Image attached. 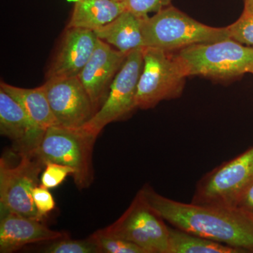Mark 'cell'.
I'll return each instance as SVG.
<instances>
[{
    "mask_svg": "<svg viewBox=\"0 0 253 253\" xmlns=\"http://www.w3.org/2000/svg\"><path fill=\"white\" fill-rule=\"evenodd\" d=\"M148 205L173 227L221 244L253 251V218L236 209L185 204L145 185L139 191Z\"/></svg>",
    "mask_w": 253,
    "mask_h": 253,
    "instance_id": "1",
    "label": "cell"
},
{
    "mask_svg": "<svg viewBox=\"0 0 253 253\" xmlns=\"http://www.w3.org/2000/svg\"><path fill=\"white\" fill-rule=\"evenodd\" d=\"M142 33L144 47L168 51L231 39L226 27L206 26L171 5L144 18Z\"/></svg>",
    "mask_w": 253,
    "mask_h": 253,
    "instance_id": "2",
    "label": "cell"
},
{
    "mask_svg": "<svg viewBox=\"0 0 253 253\" xmlns=\"http://www.w3.org/2000/svg\"><path fill=\"white\" fill-rule=\"evenodd\" d=\"M96 138L83 126H51L46 129L41 143L31 154L44 166L51 162L72 168L73 180L78 189H86L94 181L92 158Z\"/></svg>",
    "mask_w": 253,
    "mask_h": 253,
    "instance_id": "3",
    "label": "cell"
},
{
    "mask_svg": "<svg viewBox=\"0 0 253 253\" xmlns=\"http://www.w3.org/2000/svg\"><path fill=\"white\" fill-rule=\"evenodd\" d=\"M187 76L229 79L253 74V48L232 39L194 44L176 54Z\"/></svg>",
    "mask_w": 253,
    "mask_h": 253,
    "instance_id": "4",
    "label": "cell"
},
{
    "mask_svg": "<svg viewBox=\"0 0 253 253\" xmlns=\"http://www.w3.org/2000/svg\"><path fill=\"white\" fill-rule=\"evenodd\" d=\"M187 75L176 54L153 47L143 48V67L138 82L135 107L149 109L163 100L178 97Z\"/></svg>",
    "mask_w": 253,
    "mask_h": 253,
    "instance_id": "5",
    "label": "cell"
},
{
    "mask_svg": "<svg viewBox=\"0 0 253 253\" xmlns=\"http://www.w3.org/2000/svg\"><path fill=\"white\" fill-rule=\"evenodd\" d=\"M253 183V147L208 172L198 183L193 204L234 208Z\"/></svg>",
    "mask_w": 253,
    "mask_h": 253,
    "instance_id": "6",
    "label": "cell"
},
{
    "mask_svg": "<svg viewBox=\"0 0 253 253\" xmlns=\"http://www.w3.org/2000/svg\"><path fill=\"white\" fill-rule=\"evenodd\" d=\"M165 221L138 192L126 212L100 231L130 241L146 253H168L169 226Z\"/></svg>",
    "mask_w": 253,
    "mask_h": 253,
    "instance_id": "7",
    "label": "cell"
},
{
    "mask_svg": "<svg viewBox=\"0 0 253 253\" xmlns=\"http://www.w3.org/2000/svg\"><path fill=\"white\" fill-rule=\"evenodd\" d=\"M144 48V47H143ZM143 48L130 51L110 86L99 109L83 126L98 136L105 126L136 109L135 96L143 67Z\"/></svg>",
    "mask_w": 253,
    "mask_h": 253,
    "instance_id": "8",
    "label": "cell"
},
{
    "mask_svg": "<svg viewBox=\"0 0 253 253\" xmlns=\"http://www.w3.org/2000/svg\"><path fill=\"white\" fill-rule=\"evenodd\" d=\"M19 156L21 161L15 166H10L4 158L0 159L1 211L40 220L33 203V191L45 166L33 154Z\"/></svg>",
    "mask_w": 253,
    "mask_h": 253,
    "instance_id": "9",
    "label": "cell"
},
{
    "mask_svg": "<svg viewBox=\"0 0 253 253\" xmlns=\"http://www.w3.org/2000/svg\"><path fill=\"white\" fill-rule=\"evenodd\" d=\"M42 86L58 126L82 127L94 116L90 98L78 77L47 78Z\"/></svg>",
    "mask_w": 253,
    "mask_h": 253,
    "instance_id": "10",
    "label": "cell"
},
{
    "mask_svg": "<svg viewBox=\"0 0 253 253\" xmlns=\"http://www.w3.org/2000/svg\"><path fill=\"white\" fill-rule=\"evenodd\" d=\"M126 56L98 38L94 52L78 76L90 98L95 113L104 103Z\"/></svg>",
    "mask_w": 253,
    "mask_h": 253,
    "instance_id": "11",
    "label": "cell"
},
{
    "mask_svg": "<svg viewBox=\"0 0 253 253\" xmlns=\"http://www.w3.org/2000/svg\"><path fill=\"white\" fill-rule=\"evenodd\" d=\"M44 132L21 104L0 89V133L12 141L13 149L19 156L33 152Z\"/></svg>",
    "mask_w": 253,
    "mask_h": 253,
    "instance_id": "12",
    "label": "cell"
},
{
    "mask_svg": "<svg viewBox=\"0 0 253 253\" xmlns=\"http://www.w3.org/2000/svg\"><path fill=\"white\" fill-rule=\"evenodd\" d=\"M97 40L91 30L66 28L46 78L78 77L94 52Z\"/></svg>",
    "mask_w": 253,
    "mask_h": 253,
    "instance_id": "13",
    "label": "cell"
},
{
    "mask_svg": "<svg viewBox=\"0 0 253 253\" xmlns=\"http://www.w3.org/2000/svg\"><path fill=\"white\" fill-rule=\"evenodd\" d=\"M66 236L51 230L42 221L9 211H1L0 253H14L26 245L53 241Z\"/></svg>",
    "mask_w": 253,
    "mask_h": 253,
    "instance_id": "14",
    "label": "cell"
},
{
    "mask_svg": "<svg viewBox=\"0 0 253 253\" xmlns=\"http://www.w3.org/2000/svg\"><path fill=\"white\" fill-rule=\"evenodd\" d=\"M144 18L126 10L112 22L94 32L99 39L128 54L133 50L144 47Z\"/></svg>",
    "mask_w": 253,
    "mask_h": 253,
    "instance_id": "15",
    "label": "cell"
},
{
    "mask_svg": "<svg viewBox=\"0 0 253 253\" xmlns=\"http://www.w3.org/2000/svg\"><path fill=\"white\" fill-rule=\"evenodd\" d=\"M126 10V5L120 0H77L66 28L98 31Z\"/></svg>",
    "mask_w": 253,
    "mask_h": 253,
    "instance_id": "16",
    "label": "cell"
},
{
    "mask_svg": "<svg viewBox=\"0 0 253 253\" xmlns=\"http://www.w3.org/2000/svg\"><path fill=\"white\" fill-rule=\"evenodd\" d=\"M0 89L21 104L33 122L42 129L46 130L49 126H58L42 85L33 89H25L1 81Z\"/></svg>",
    "mask_w": 253,
    "mask_h": 253,
    "instance_id": "17",
    "label": "cell"
},
{
    "mask_svg": "<svg viewBox=\"0 0 253 253\" xmlns=\"http://www.w3.org/2000/svg\"><path fill=\"white\" fill-rule=\"evenodd\" d=\"M244 250L221 244L169 226L168 253H241Z\"/></svg>",
    "mask_w": 253,
    "mask_h": 253,
    "instance_id": "18",
    "label": "cell"
},
{
    "mask_svg": "<svg viewBox=\"0 0 253 253\" xmlns=\"http://www.w3.org/2000/svg\"><path fill=\"white\" fill-rule=\"evenodd\" d=\"M43 253H101L97 243L92 236L87 239L75 240L67 236L51 241Z\"/></svg>",
    "mask_w": 253,
    "mask_h": 253,
    "instance_id": "19",
    "label": "cell"
},
{
    "mask_svg": "<svg viewBox=\"0 0 253 253\" xmlns=\"http://www.w3.org/2000/svg\"><path fill=\"white\" fill-rule=\"evenodd\" d=\"M97 243L101 253H146L130 241L111 235L98 230L91 234Z\"/></svg>",
    "mask_w": 253,
    "mask_h": 253,
    "instance_id": "20",
    "label": "cell"
},
{
    "mask_svg": "<svg viewBox=\"0 0 253 253\" xmlns=\"http://www.w3.org/2000/svg\"><path fill=\"white\" fill-rule=\"evenodd\" d=\"M226 28L231 39L241 44L253 45V14L241 15L235 23Z\"/></svg>",
    "mask_w": 253,
    "mask_h": 253,
    "instance_id": "21",
    "label": "cell"
},
{
    "mask_svg": "<svg viewBox=\"0 0 253 253\" xmlns=\"http://www.w3.org/2000/svg\"><path fill=\"white\" fill-rule=\"evenodd\" d=\"M74 169L68 166L56 163H46L41 176L42 185L47 189H54L62 184L69 174H73Z\"/></svg>",
    "mask_w": 253,
    "mask_h": 253,
    "instance_id": "22",
    "label": "cell"
},
{
    "mask_svg": "<svg viewBox=\"0 0 253 253\" xmlns=\"http://www.w3.org/2000/svg\"><path fill=\"white\" fill-rule=\"evenodd\" d=\"M126 10L141 18L149 16V13L158 12L170 6L171 0H123Z\"/></svg>",
    "mask_w": 253,
    "mask_h": 253,
    "instance_id": "23",
    "label": "cell"
},
{
    "mask_svg": "<svg viewBox=\"0 0 253 253\" xmlns=\"http://www.w3.org/2000/svg\"><path fill=\"white\" fill-rule=\"evenodd\" d=\"M33 199L38 218L42 221L56 207L54 197L49 189L43 185L36 186L33 191Z\"/></svg>",
    "mask_w": 253,
    "mask_h": 253,
    "instance_id": "24",
    "label": "cell"
},
{
    "mask_svg": "<svg viewBox=\"0 0 253 253\" xmlns=\"http://www.w3.org/2000/svg\"><path fill=\"white\" fill-rule=\"evenodd\" d=\"M234 208L253 218V183L244 190L236 202Z\"/></svg>",
    "mask_w": 253,
    "mask_h": 253,
    "instance_id": "25",
    "label": "cell"
},
{
    "mask_svg": "<svg viewBox=\"0 0 253 253\" xmlns=\"http://www.w3.org/2000/svg\"><path fill=\"white\" fill-rule=\"evenodd\" d=\"M253 14V0H244V10L242 14Z\"/></svg>",
    "mask_w": 253,
    "mask_h": 253,
    "instance_id": "26",
    "label": "cell"
},
{
    "mask_svg": "<svg viewBox=\"0 0 253 253\" xmlns=\"http://www.w3.org/2000/svg\"><path fill=\"white\" fill-rule=\"evenodd\" d=\"M120 1H123V0H120Z\"/></svg>",
    "mask_w": 253,
    "mask_h": 253,
    "instance_id": "27",
    "label": "cell"
}]
</instances>
